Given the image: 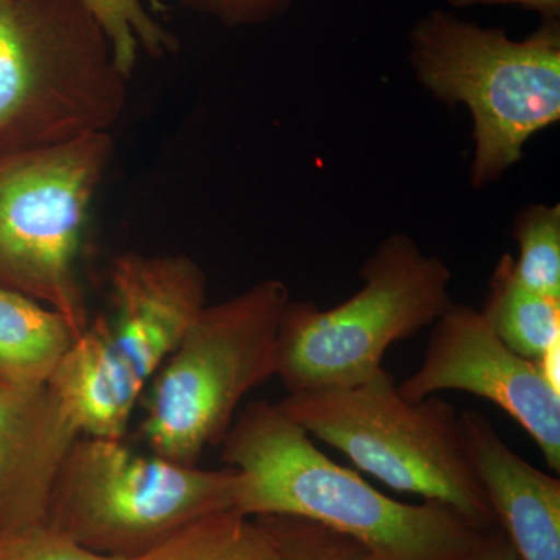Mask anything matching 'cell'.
I'll list each match as a JSON object with an SVG mask.
<instances>
[{"label": "cell", "mask_w": 560, "mask_h": 560, "mask_svg": "<svg viewBox=\"0 0 560 560\" xmlns=\"http://www.w3.org/2000/svg\"><path fill=\"white\" fill-rule=\"evenodd\" d=\"M47 386L80 436L121 440L142 394V382L110 345L106 315L91 320L62 357Z\"/></svg>", "instance_id": "4fadbf2b"}, {"label": "cell", "mask_w": 560, "mask_h": 560, "mask_svg": "<svg viewBox=\"0 0 560 560\" xmlns=\"http://www.w3.org/2000/svg\"><path fill=\"white\" fill-rule=\"evenodd\" d=\"M482 316L512 352L539 361L560 341V300L526 289L515 275V260L503 254L490 278Z\"/></svg>", "instance_id": "9a60e30c"}, {"label": "cell", "mask_w": 560, "mask_h": 560, "mask_svg": "<svg viewBox=\"0 0 560 560\" xmlns=\"http://www.w3.org/2000/svg\"><path fill=\"white\" fill-rule=\"evenodd\" d=\"M113 154L106 131L0 156V287L61 313L77 337L91 323L77 260Z\"/></svg>", "instance_id": "ba28073f"}, {"label": "cell", "mask_w": 560, "mask_h": 560, "mask_svg": "<svg viewBox=\"0 0 560 560\" xmlns=\"http://www.w3.org/2000/svg\"><path fill=\"white\" fill-rule=\"evenodd\" d=\"M515 275L526 289L560 300V206L534 205L514 221Z\"/></svg>", "instance_id": "ac0fdd59"}, {"label": "cell", "mask_w": 560, "mask_h": 560, "mask_svg": "<svg viewBox=\"0 0 560 560\" xmlns=\"http://www.w3.org/2000/svg\"><path fill=\"white\" fill-rule=\"evenodd\" d=\"M223 459L241 474L234 508L246 517L290 515L360 544L374 560H463L485 530L451 504L401 503L319 451L271 401L234 420Z\"/></svg>", "instance_id": "6da1fadb"}, {"label": "cell", "mask_w": 560, "mask_h": 560, "mask_svg": "<svg viewBox=\"0 0 560 560\" xmlns=\"http://www.w3.org/2000/svg\"><path fill=\"white\" fill-rule=\"evenodd\" d=\"M289 289L267 279L206 305L151 378L143 440L161 458L197 466L223 444L246 394L278 374V337Z\"/></svg>", "instance_id": "5b68a950"}, {"label": "cell", "mask_w": 560, "mask_h": 560, "mask_svg": "<svg viewBox=\"0 0 560 560\" xmlns=\"http://www.w3.org/2000/svg\"><path fill=\"white\" fill-rule=\"evenodd\" d=\"M127 81L81 0H0V156L109 131Z\"/></svg>", "instance_id": "3957f363"}, {"label": "cell", "mask_w": 560, "mask_h": 560, "mask_svg": "<svg viewBox=\"0 0 560 560\" xmlns=\"http://www.w3.org/2000/svg\"><path fill=\"white\" fill-rule=\"evenodd\" d=\"M195 13L215 18L228 27L259 25L289 10L294 0H178Z\"/></svg>", "instance_id": "44dd1931"}, {"label": "cell", "mask_w": 560, "mask_h": 560, "mask_svg": "<svg viewBox=\"0 0 560 560\" xmlns=\"http://www.w3.org/2000/svg\"><path fill=\"white\" fill-rule=\"evenodd\" d=\"M280 552L282 560H374L355 540L305 518L290 515L254 517Z\"/></svg>", "instance_id": "d6986e66"}, {"label": "cell", "mask_w": 560, "mask_h": 560, "mask_svg": "<svg viewBox=\"0 0 560 560\" xmlns=\"http://www.w3.org/2000/svg\"><path fill=\"white\" fill-rule=\"evenodd\" d=\"M105 33L114 61L130 79L139 50L153 58L175 54L178 38L151 14V0H81Z\"/></svg>", "instance_id": "e0dca14e"}, {"label": "cell", "mask_w": 560, "mask_h": 560, "mask_svg": "<svg viewBox=\"0 0 560 560\" xmlns=\"http://www.w3.org/2000/svg\"><path fill=\"white\" fill-rule=\"evenodd\" d=\"M452 9H470V7L518 5L525 10L536 11L544 21H559L560 0H447Z\"/></svg>", "instance_id": "603a6c76"}, {"label": "cell", "mask_w": 560, "mask_h": 560, "mask_svg": "<svg viewBox=\"0 0 560 560\" xmlns=\"http://www.w3.org/2000/svg\"><path fill=\"white\" fill-rule=\"evenodd\" d=\"M13 537H5V539H0V560L5 558V552L9 550L10 540L13 539Z\"/></svg>", "instance_id": "cb8c5ba5"}, {"label": "cell", "mask_w": 560, "mask_h": 560, "mask_svg": "<svg viewBox=\"0 0 560 560\" xmlns=\"http://www.w3.org/2000/svg\"><path fill=\"white\" fill-rule=\"evenodd\" d=\"M3 560H139L102 555L43 525L14 536Z\"/></svg>", "instance_id": "ffe728a7"}, {"label": "cell", "mask_w": 560, "mask_h": 560, "mask_svg": "<svg viewBox=\"0 0 560 560\" xmlns=\"http://www.w3.org/2000/svg\"><path fill=\"white\" fill-rule=\"evenodd\" d=\"M77 334L61 313L0 287V383L46 386Z\"/></svg>", "instance_id": "5bb4252c"}, {"label": "cell", "mask_w": 560, "mask_h": 560, "mask_svg": "<svg viewBox=\"0 0 560 560\" xmlns=\"http://www.w3.org/2000/svg\"><path fill=\"white\" fill-rule=\"evenodd\" d=\"M464 447L521 560H560V480L512 451L477 410L459 412Z\"/></svg>", "instance_id": "7c38bea8"}, {"label": "cell", "mask_w": 560, "mask_h": 560, "mask_svg": "<svg viewBox=\"0 0 560 560\" xmlns=\"http://www.w3.org/2000/svg\"><path fill=\"white\" fill-rule=\"evenodd\" d=\"M363 287L320 311L290 301L278 337V377L289 393L346 388L383 370L386 350L433 326L452 307L451 268L407 234L378 245L360 270Z\"/></svg>", "instance_id": "8992f818"}, {"label": "cell", "mask_w": 560, "mask_h": 560, "mask_svg": "<svg viewBox=\"0 0 560 560\" xmlns=\"http://www.w3.org/2000/svg\"><path fill=\"white\" fill-rule=\"evenodd\" d=\"M110 345L143 385L208 305V282L187 256L125 253L110 270Z\"/></svg>", "instance_id": "30bf717a"}, {"label": "cell", "mask_w": 560, "mask_h": 560, "mask_svg": "<svg viewBox=\"0 0 560 560\" xmlns=\"http://www.w3.org/2000/svg\"><path fill=\"white\" fill-rule=\"evenodd\" d=\"M463 560H521L510 537L500 526L485 530L480 541Z\"/></svg>", "instance_id": "7402d4cb"}, {"label": "cell", "mask_w": 560, "mask_h": 560, "mask_svg": "<svg viewBox=\"0 0 560 560\" xmlns=\"http://www.w3.org/2000/svg\"><path fill=\"white\" fill-rule=\"evenodd\" d=\"M416 77L434 98L474 117L471 186L485 189L523 158L534 135L560 119V22L525 39L434 10L410 33Z\"/></svg>", "instance_id": "7a4b0ae2"}, {"label": "cell", "mask_w": 560, "mask_h": 560, "mask_svg": "<svg viewBox=\"0 0 560 560\" xmlns=\"http://www.w3.org/2000/svg\"><path fill=\"white\" fill-rule=\"evenodd\" d=\"M276 405L388 488L451 504L482 529L499 526L451 401L404 399L383 368L360 385L289 393Z\"/></svg>", "instance_id": "277c9868"}, {"label": "cell", "mask_w": 560, "mask_h": 560, "mask_svg": "<svg viewBox=\"0 0 560 560\" xmlns=\"http://www.w3.org/2000/svg\"><path fill=\"white\" fill-rule=\"evenodd\" d=\"M139 560H282L270 534L234 510L205 515Z\"/></svg>", "instance_id": "2e32d148"}, {"label": "cell", "mask_w": 560, "mask_h": 560, "mask_svg": "<svg viewBox=\"0 0 560 560\" xmlns=\"http://www.w3.org/2000/svg\"><path fill=\"white\" fill-rule=\"evenodd\" d=\"M79 436L49 386L0 383V539L46 525L51 489Z\"/></svg>", "instance_id": "8fae6325"}, {"label": "cell", "mask_w": 560, "mask_h": 560, "mask_svg": "<svg viewBox=\"0 0 560 560\" xmlns=\"http://www.w3.org/2000/svg\"><path fill=\"white\" fill-rule=\"evenodd\" d=\"M431 327L422 364L397 385L400 396L418 401L463 390L492 401L521 423L560 474V394L537 361L506 348L471 305L453 304Z\"/></svg>", "instance_id": "9c48e42d"}, {"label": "cell", "mask_w": 560, "mask_h": 560, "mask_svg": "<svg viewBox=\"0 0 560 560\" xmlns=\"http://www.w3.org/2000/svg\"><path fill=\"white\" fill-rule=\"evenodd\" d=\"M241 474L205 470L121 440L79 436L62 460L46 526L102 555L140 559L191 522L232 510Z\"/></svg>", "instance_id": "52a82bcc"}]
</instances>
